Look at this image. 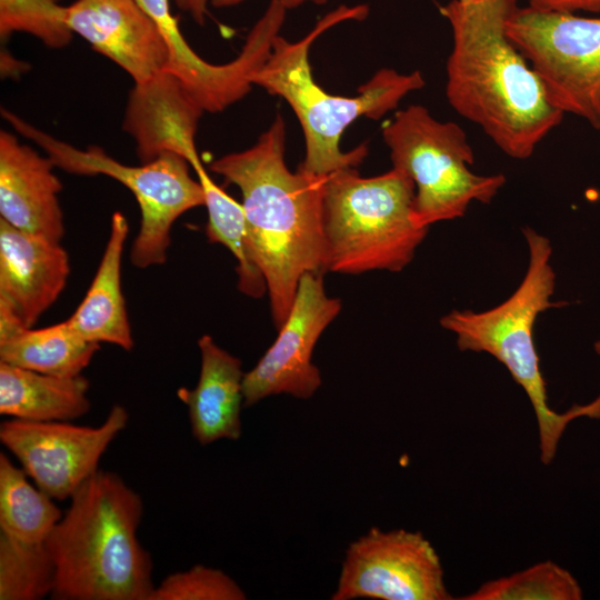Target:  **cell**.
Instances as JSON below:
<instances>
[{
  "label": "cell",
  "mask_w": 600,
  "mask_h": 600,
  "mask_svg": "<svg viewBox=\"0 0 600 600\" xmlns=\"http://www.w3.org/2000/svg\"><path fill=\"white\" fill-rule=\"evenodd\" d=\"M100 344L81 338L66 321L26 327L0 309V361L60 377L81 374Z\"/></svg>",
  "instance_id": "20"
},
{
  "label": "cell",
  "mask_w": 600,
  "mask_h": 600,
  "mask_svg": "<svg viewBox=\"0 0 600 600\" xmlns=\"http://www.w3.org/2000/svg\"><path fill=\"white\" fill-rule=\"evenodd\" d=\"M53 500L0 453V533L29 543L46 542L62 517Z\"/></svg>",
  "instance_id": "22"
},
{
  "label": "cell",
  "mask_w": 600,
  "mask_h": 600,
  "mask_svg": "<svg viewBox=\"0 0 600 600\" xmlns=\"http://www.w3.org/2000/svg\"><path fill=\"white\" fill-rule=\"evenodd\" d=\"M368 14L367 4H341L298 41L290 42L279 34L268 59L253 76V84L281 97L292 108L306 143L304 159L298 168L313 176L327 177L360 166L368 156V148L361 144L343 152L340 139L344 130L361 117L380 119L396 109L407 94L426 84L418 70L406 74L382 68L358 88L357 96L342 97L324 91L313 80L309 63L312 43L336 24L362 21Z\"/></svg>",
  "instance_id": "4"
},
{
  "label": "cell",
  "mask_w": 600,
  "mask_h": 600,
  "mask_svg": "<svg viewBox=\"0 0 600 600\" xmlns=\"http://www.w3.org/2000/svg\"><path fill=\"white\" fill-rule=\"evenodd\" d=\"M241 587L219 569L202 564L174 572L154 587L150 600H243Z\"/></svg>",
  "instance_id": "25"
},
{
  "label": "cell",
  "mask_w": 600,
  "mask_h": 600,
  "mask_svg": "<svg viewBox=\"0 0 600 600\" xmlns=\"http://www.w3.org/2000/svg\"><path fill=\"white\" fill-rule=\"evenodd\" d=\"M194 172L204 191L208 240L223 244L237 260L239 291L251 298H261L268 293L267 281L251 249L242 204L224 192L203 166L194 169Z\"/></svg>",
  "instance_id": "21"
},
{
  "label": "cell",
  "mask_w": 600,
  "mask_h": 600,
  "mask_svg": "<svg viewBox=\"0 0 600 600\" xmlns=\"http://www.w3.org/2000/svg\"><path fill=\"white\" fill-rule=\"evenodd\" d=\"M29 32L47 46H66L79 34L99 53L143 84L168 62L167 44L136 0H0V33Z\"/></svg>",
  "instance_id": "9"
},
{
  "label": "cell",
  "mask_w": 600,
  "mask_h": 600,
  "mask_svg": "<svg viewBox=\"0 0 600 600\" xmlns=\"http://www.w3.org/2000/svg\"><path fill=\"white\" fill-rule=\"evenodd\" d=\"M341 311V301L326 293L323 272H307L298 284L290 312L279 334L257 364L243 377V406L274 394L309 399L321 386L312 363L313 349Z\"/></svg>",
  "instance_id": "13"
},
{
  "label": "cell",
  "mask_w": 600,
  "mask_h": 600,
  "mask_svg": "<svg viewBox=\"0 0 600 600\" xmlns=\"http://www.w3.org/2000/svg\"><path fill=\"white\" fill-rule=\"evenodd\" d=\"M176 6L188 13L196 23L203 24L208 14L210 0H173Z\"/></svg>",
  "instance_id": "27"
},
{
  "label": "cell",
  "mask_w": 600,
  "mask_h": 600,
  "mask_svg": "<svg viewBox=\"0 0 600 600\" xmlns=\"http://www.w3.org/2000/svg\"><path fill=\"white\" fill-rule=\"evenodd\" d=\"M414 193L413 181L393 168L370 178L357 168L328 174L322 183L326 271L403 270L429 231L417 219Z\"/></svg>",
  "instance_id": "6"
},
{
  "label": "cell",
  "mask_w": 600,
  "mask_h": 600,
  "mask_svg": "<svg viewBox=\"0 0 600 600\" xmlns=\"http://www.w3.org/2000/svg\"><path fill=\"white\" fill-rule=\"evenodd\" d=\"M203 112L180 82L162 71L147 83L134 84L123 130L133 138L141 162L173 152L183 157L194 170L202 166L194 137Z\"/></svg>",
  "instance_id": "16"
},
{
  "label": "cell",
  "mask_w": 600,
  "mask_h": 600,
  "mask_svg": "<svg viewBox=\"0 0 600 600\" xmlns=\"http://www.w3.org/2000/svg\"><path fill=\"white\" fill-rule=\"evenodd\" d=\"M56 567L44 542L29 543L0 533V600L51 597Z\"/></svg>",
  "instance_id": "23"
},
{
  "label": "cell",
  "mask_w": 600,
  "mask_h": 600,
  "mask_svg": "<svg viewBox=\"0 0 600 600\" xmlns=\"http://www.w3.org/2000/svg\"><path fill=\"white\" fill-rule=\"evenodd\" d=\"M576 577L558 563L546 560L510 576L488 580L462 600H580Z\"/></svg>",
  "instance_id": "24"
},
{
  "label": "cell",
  "mask_w": 600,
  "mask_h": 600,
  "mask_svg": "<svg viewBox=\"0 0 600 600\" xmlns=\"http://www.w3.org/2000/svg\"><path fill=\"white\" fill-rule=\"evenodd\" d=\"M82 374H46L0 361V413L26 421H72L90 410Z\"/></svg>",
  "instance_id": "19"
},
{
  "label": "cell",
  "mask_w": 600,
  "mask_h": 600,
  "mask_svg": "<svg viewBox=\"0 0 600 600\" xmlns=\"http://www.w3.org/2000/svg\"><path fill=\"white\" fill-rule=\"evenodd\" d=\"M506 33L541 79L551 103L600 129V18L517 7Z\"/></svg>",
  "instance_id": "10"
},
{
  "label": "cell",
  "mask_w": 600,
  "mask_h": 600,
  "mask_svg": "<svg viewBox=\"0 0 600 600\" xmlns=\"http://www.w3.org/2000/svg\"><path fill=\"white\" fill-rule=\"evenodd\" d=\"M459 1H462V2H471V1H476V0H459Z\"/></svg>",
  "instance_id": "30"
},
{
  "label": "cell",
  "mask_w": 600,
  "mask_h": 600,
  "mask_svg": "<svg viewBox=\"0 0 600 600\" xmlns=\"http://www.w3.org/2000/svg\"><path fill=\"white\" fill-rule=\"evenodd\" d=\"M46 540L56 600H150L152 560L137 531L143 503L114 472L98 470L69 499Z\"/></svg>",
  "instance_id": "3"
},
{
  "label": "cell",
  "mask_w": 600,
  "mask_h": 600,
  "mask_svg": "<svg viewBox=\"0 0 600 600\" xmlns=\"http://www.w3.org/2000/svg\"><path fill=\"white\" fill-rule=\"evenodd\" d=\"M286 124L277 114L250 148L224 154L210 170L237 186L254 259L268 287L277 330L286 321L301 277L327 272L322 230L326 177L284 161Z\"/></svg>",
  "instance_id": "2"
},
{
  "label": "cell",
  "mask_w": 600,
  "mask_h": 600,
  "mask_svg": "<svg viewBox=\"0 0 600 600\" xmlns=\"http://www.w3.org/2000/svg\"><path fill=\"white\" fill-rule=\"evenodd\" d=\"M198 347L201 359L198 383L193 389L181 387L177 391L188 408L192 436L201 446L220 439L237 440L241 436L243 406L241 361L209 334L199 339Z\"/></svg>",
  "instance_id": "17"
},
{
  "label": "cell",
  "mask_w": 600,
  "mask_h": 600,
  "mask_svg": "<svg viewBox=\"0 0 600 600\" xmlns=\"http://www.w3.org/2000/svg\"><path fill=\"white\" fill-rule=\"evenodd\" d=\"M244 0H210V4L214 8H228L241 3ZM283 6L287 9L297 8L306 2H312L314 4L321 6L327 2V0H281Z\"/></svg>",
  "instance_id": "28"
},
{
  "label": "cell",
  "mask_w": 600,
  "mask_h": 600,
  "mask_svg": "<svg viewBox=\"0 0 600 600\" xmlns=\"http://www.w3.org/2000/svg\"><path fill=\"white\" fill-rule=\"evenodd\" d=\"M128 231L126 217L116 211L94 278L67 322L89 342H107L130 351L133 338L121 288V260Z\"/></svg>",
  "instance_id": "18"
},
{
  "label": "cell",
  "mask_w": 600,
  "mask_h": 600,
  "mask_svg": "<svg viewBox=\"0 0 600 600\" xmlns=\"http://www.w3.org/2000/svg\"><path fill=\"white\" fill-rule=\"evenodd\" d=\"M517 0H452L440 10L452 30L446 94L507 156L530 158L563 119L506 33Z\"/></svg>",
  "instance_id": "1"
},
{
  "label": "cell",
  "mask_w": 600,
  "mask_h": 600,
  "mask_svg": "<svg viewBox=\"0 0 600 600\" xmlns=\"http://www.w3.org/2000/svg\"><path fill=\"white\" fill-rule=\"evenodd\" d=\"M57 1H59V0H57Z\"/></svg>",
  "instance_id": "31"
},
{
  "label": "cell",
  "mask_w": 600,
  "mask_h": 600,
  "mask_svg": "<svg viewBox=\"0 0 600 600\" xmlns=\"http://www.w3.org/2000/svg\"><path fill=\"white\" fill-rule=\"evenodd\" d=\"M1 114L16 131L39 146L56 167L71 174L108 176L132 192L141 213L140 229L130 253L137 268L163 264L176 220L204 206L201 183L191 177L190 163L177 153L164 152L149 162L130 166L113 159L98 146L79 149L57 139L7 109H2Z\"/></svg>",
  "instance_id": "7"
},
{
  "label": "cell",
  "mask_w": 600,
  "mask_h": 600,
  "mask_svg": "<svg viewBox=\"0 0 600 600\" xmlns=\"http://www.w3.org/2000/svg\"><path fill=\"white\" fill-rule=\"evenodd\" d=\"M529 262L519 287L500 304L484 310H452L440 319L443 329L456 334L461 351L486 352L501 362L527 393L536 414L540 460L550 464L569 423L579 418L600 419V393L584 404L563 412L548 404L546 381L534 344L533 329L552 302L556 273L551 266L550 240L530 227L522 229Z\"/></svg>",
  "instance_id": "5"
},
{
  "label": "cell",
  "mask_w": 600,
  "mask_h": 600,
  "mask_svg": "<svg viewBox=\"0 0 600 600\" xmlns=\"http://www.w3.org/2000/svg\"><path fill=\"white\" fill-rule=\"evenodd\" d=\"M382 137L392 168L414 183V212L424 227L463 217L473 201L490 203L506 183L502 173L472 172L474 153L462 128L437 120L422 106L396 112Z\"/></svg>",
  "instance_id": "8"
},
{
  "label": "cell",
  "mask_w": 600,
  "mask_h": 600,
  "mask_svg": "<svg viewBox=\"0 0 600 600\" xmlns=\"http://www.w3.org/2000/svg\"><path fill=\"white\" fill-rule=\"evenodd\" d=\"M52 160L0 131V219L10 226L60 242L64 233L59 202L62 189Z\"/></svg>",
  "instance_id": "15"
},
{
  "label": "cell",
  "mask_w": 600,
  "mask_h": 600,
  "mask_svg": "<svg viewBox=\"0 0 600 600\" xmlns=\"http://www.w3.org/2000/svg\"><path fill=\"white\" fill-rule=\"evenodd\" d=\"M529 6L541 10L600 12V0H529Z\"/></svg>",
  "instance_id": "26"
},
{
  "label": "cell",
  "mask_w": 600,
  "mask_h": 600,
  "mask_svg": "<svg viewBox=\"0 0 600 600\" xmlns=\"http://www.w3.org/2000/svg\"><path fill=\"white\" fill-rule=\"evenodd\" d=\"M449 600L444 571L431 542L418 531L377 527L351 542L331 599Z\"/></svg>",
  "instance_id": "11"
},
{
  "label": "cell",
  "mask_w": 600,
  "mask_h": 600,
  "mask_svg": "<svg viewBox=\"0 0 600 600\" xmlns=\"http://www.w3.org/2000/svg\"><path fill=\"white\" fill-rule=\"evenodd\" d=\"M593 349L598 356H600V340L596 341L593 344Z\"/></svg>",
  "instance_id": "29"
},
{
  "label": "cell",
  "mask_w": 600,
  "mask_h": 600,
  "mask_svg": "<svg viewBox=\"0 0 600 600\" xmlns=\"http://www.w3.org/2000/svg\"><path fill=\"white\" fill-rule=\"evenodd\" d=\"M128 421L120 404L112 406L98 427L8 418L0 424V440L38 488L66 500L99 470L101 457Z\"/></svg>",
  "instance_id": "12"
},
{
  "label": "cell",
  "mask_w": 600,
  "mask_h": 600,
  "mask_svg": "<svg viewBox=\"0 0 600 600\" xmlns=\"http://www.w3.org/2000/svg\"><path fill=\"white\" fill-rule=\"evenodd\" d=\"M70 273L60 242L0 219V309L32 327L58 299Z\"/></svg>",
  "instance_id": "14"
}]
</instances>
